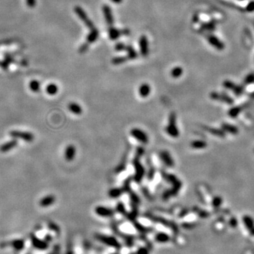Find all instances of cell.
Segmentation results:
<instances>
[{
    "mask_svg": "<svg viewBox=\"0 0 254 254\" xmlns=\"http://www.w3.org/2000/svg\"><path fill=\"white\" fill-rule=\"evenodd\" d=\"M161 174L164 179H165L168 183L172 184V188L170 189L166 190L163 193V199L167 200L172 196H175L178 194L179 191H180L181 187H182V183L174 174H168V173L163 172V171L161 172Z\"/></svg>",
    "mask_w": 254,
    "mask_h": 254,
    "instance_id": "obj_1",
    "label": "cell"
},
{
    "mask_svg": "<svg viewBox=\"0 0 254 254\" xmlns=\"http://www.w3.org/2000/svg\"><path fill=\"white\" fill-rule=\"evenodd\" d=\"M140 157L135 155L133 160V165L134 167V175L133 176L134 181L137 183H140L143 179L145 174H146V170H145L144 166L140 163Z\"/></svg>",
    "mask_w": 254,
    "mask_h": 254,
    "instance_id": "obj_2",
    "label": "cell"
},
{
    "mask_svg": "<svg viewBox=\"0 0 254 254\" xmlns=\"http://www.w3.org/2000/svg\"><path fill=\"white\" fill-rule=\"evenodd\" d=\"M165 131L170 137L178 138L179 136V131L176 125V116L174 112L170 113Z\"/></svg>",
    "mask_w": 254,
    "mask_h": 254,
    "instance_id": "obj_3",
    "label": "cell"
},
{
    "mask_svg": "<svg viewBox=\"0 0 254 254\" xmlns=\"http://www.w3.org/2000/svg\"><path fill=\"white\" fill-rule=\"evenodd\" d=\"M95 238L97 239L98 241H100V242L103 243L104 244L107 245V246L114 247V248L117 249H119L121 247V245L119 243L118 241L117 240V239L113 237V236L97 234L95 235Z\"/></svg>",
    "mask_w": 254,
    "mask_h": 254,
    "instance_id": "obj_4",
    "label": "cell"
},
{
    "mask_svg": "<svg viewBox=\"0 0 254 254\" xmlns=\"http://www.w3.org/2000/svg\"><path fill=\"white\" fill-rule=\"evenodd\" d=\"M130 134L132 137H134L143 144H147L149 141V138L147 134L138 128H133L130 131Z\"/></svg>",
    "mask_w": 254,
    "mask_h": 254,
    "instance_id": "obj_5",
    "label": "cell"
},
{
    "mask_svg": "<svg viewBox=\"0 0 254 254\" xmlns=\"http://www.w3.org/2000/svg\"><path fill=\"white\" fill-rule=\"evenodd\" d=\"M74 12H75L76 15L78 16V18L85 23V25H86L90 30L95 28L93 21L90 20L88 18V16H87V15L86 14V13H85V11L81 7H80V6H76V7L74 8Z\"/></svg>",
    "mask_w": 254,
    "mask_h": 254,
    "instance_id": "obj_6",
    "label": "cell"
},
{
    "mask_svg": "<svg viewBox=\"0 0 254 254\" xmlns=\"http://www.w3.org/2000/svg\"><path fill=\"white\" fill-rule=\"evenodd\" d=\"M11 137L14 138H20L25 140V142L31 143L35 138V136L31 132H25L21 131H12L9 133Z\"/></svg>",
    "mask_w": 254,
    "mask_h": 254,
    "instance_id": "obj_7",
    "label": "cell"
},
{
    "mask_svg": "<svg viewBox=\"0 0 254 254\" xmlns=\"http://www.w3.org/2000/svg\"><path fill=\"white\" fill-rule=\"evenodd\" d=\"M95 212L98 216L102 217H110L114 216L115 211L105 206H99L95 208Z\"/></svg>",
    "mask_w": 254,
    "mask_h": 254,
    "instance_id": "obj_8",
    "label": "cell"
},
{
    "mask_svg": "<svg viewBox=\"0 0 254 254\" xmlns=\"http://www.w3.org/2000/svg\"><path fill=\"white\" fill-rule=\"evenodd\" d=\"M160 158L162 162L168 167H173L174 166V161L172 155L167 150H161L159 153Z\"/></svg>",
    "mask_w": 254,
    "mask_h": 254,
    "instance_id": "obj_9",
    "label": "cell"
},
{
    "mask_svg": "<svg viewBox=\"0 0 254 254\" xmlns=\"http://www.w3.org/2000/svg\"><path fill=\"white\" fill-rule=\"evenodd\" d=\"M130 149H131V146H128V148L126 150L122 158H121L120 163L118 165V166L115 169V172L116 174H120L122 172H124L126 170V167H127V160H128V156H129V153Z\"/></svg>",
    "mask_w": 254,
    "mask_h": 254,
    "instance_id": "obj_10",
    "label": "cell"
},
{
    "mask_svg": "<svg viewBox=\"0 0 254 254\" xmlns=\"http://www.w3.org/2000/svg\"><path fill=\"white\" fill-rule=\"evenodd\" d=\"M139 48L140 54L143 57H146L149 54L148 40L146 35H142L139 40Z\"/></svg>",
    "mask_w": 254,
    "mask_h": 254,
    "instance_id": "obj_11",
    "label": "cell"
},
{
    "mask_svg": "<svg viewBox=\"0 0 254 254\" xmlns=\"http://www.w3.org/2000/svg\"><path fill=\"white\" fill-rule=\"evenodd\" d=\"M210 97L215 100L222 101L229 104H233V102H234V100L232 99V97H230L229 95H226V94H224V93L219 94V93H215V92H213V93L210 94Z\"/></svg>",
    "mask_w": 254,
    "mask_h": 254,
    "instance_id": "obj_12",
    "label": "cell"
},
{
    "mask_svg": "<svg viewBox=\"0 0 254 254\" xmlns=\"http://www.w3.org/2000/svg\"><path fill=\"white\" fill-rule=\"evenodd\" d=\"M102 12H103V14L107 23L111 27L114 24V17H113L112 9H111V8L108 5L104 4L102 6Z\"/></svg>",
    "mask_w": 254,
    "mask_h": 254,
    "instance_id": "obj_13",
    "label": "cell"
},
{
    "mask_svg": "<svg viewBox=\"0 0 254 254\" xmlns=\"http://www.w3.org/2000/svg\"><path fill=\"white\" fill-rule=\"evenodd\" d=\"M31 239L32 244H33V246L35 247V249H39V250H45V249H48V243L40 239H38L36 236L31 235Z\"/></svg>",
    "mask_w": 254,
    "mask_h": 254,
    "instance_id": "obj_14",
    "label": "cell"
},
{
    "mask_svg": "<svg viewBox=\"0 0 254 254\" xmlns=\"http://www.w3.org/2000/svg\"><path fill=\"white\" fill-rule=\"evenodd\" d=\"M76 154V147L74 146V145L70 144L69 146H67V148L65 149L64 152V157L65 160L68 162H71L74 160V158H75Z\"/></svg>",
    "mask_w": 254,
    "mask_h": 254,
    "instance_id": "obj_15",
    "label": "cell"
},
{
    "mask_svg": "<svg viewBox=\"0 0 254 254\" xmlns=\"http://www.w3.org/2000/svg\"><path fill=\"white\" fill-rule=\"evenodd\" d=\"M223 85L226 88L232 90L236 95H241L243 92L242 87L239 86V85H236L234 84V83L229 81H225L223 83Z\"/></svg>",
    "mask_w": 254,
    "mask_h": 254,
    "instance_id": "obj_16",
    "label": "cell"
},
{
    "mask_svg": "<svg viewBox=\"0 0 254 254\" xmlns=\"http://www.w3.org/2000/svg\"><path fill=\"white\" fill-rule=\"evenodd\" d=\"M18 145V141L16 140V138H14L13 140H11L5 143L3 145L0 146V151L2 153H6L12 149H14Z\"/></svg>",
    "mask_w": 254,
    "mask_h": 254,
    "instance_id": "obj_17",
    "label": "cell"
},
{
    "mask_svg": "<svg viewBox=\"0 0 254 254\" xmlns=\"http://www.w3.org/2000/svg\"><path fill=\"white\" fill-rule=\"evenodd\" d=\"M55 196L53 195H48L45 196L40 200V205L41 207H43V208H45V207H49L52 205L54 204L55 202Z\"/></svg>",
    "mask_w": 254,
    "mask_h": 254,
    "instance_id": "obj_18",
    "label": "cell"
},
{
    "mask_svg": "<svg viewBox=\"0 0 254 254\" xmlns=\"http://www.w3.org/2000/svg\"><path fill=\"white\" fill-rule=\"evenodd\" d=\"M151 91L150 86L148 84H143L140 85L138 89V93L143 98H146L150 95Z\"/></svg>",
    "mask_w": 254,
    "mask_h": 254,
    "instance_id": "obj_19",
    "label": "cell"
},
{
    "mask_svg": "<svg viewBox=\"0 0 254 254\" xmlns=\"http://www.w3.org/2000/svg\"><path fill=\"white\" fill-rule=\"evenodd\" d=\"M222 129L225 132H227V133L234 134V135L239 133V129L237 127L234 125L229 124L228 123H223L222 124Z\"/></svg>",
    "mask_w": 254,
    "mask_h": 254,
    "instance_id": "obj_20",
    "label": "cell"
},
{
    "mask_svg": "<svg viewBox=\"0 0 254 254\" xmlns=\"http://www.w3.org/2000/svg\"><path fill=\"white\" fill-rule=\"evenodd\" d=\"M98 37H99V31L97 28H93L91 30V32L87 36V42L88 43H93L97 40Z\"/></svg>",
    "mask_w": 254,
    "mask_h": 254,
    "instance_id": "obj_21",
    "label": "cell"
},
{
    "mask_svg": "<svg viewBox=\"0 0 254 254\" xmlns=\"http://www.w3.org/2000/svg\"><path fill=\"white\" fill-rule=\"evenodd\" d=\"M124 193V191L122 187H115L112 188V189H111L110 191H109L108 195L111 198H117L120 197Z\"/></svg>",
    "mask_w": 254,
    "mask_h": 254,
    "instance_id": "obj_22",
    "label": "cell"
},
{
    "mask_svg": "<svg viewBox=\"0 0 254 254\" xmlns=\"http://www.w3.org/2000/svg\"><path fill=\"white\" fill-rule=\"evenodd\" d=\"M203 128L206 131H207L208 132H210V133L211 134H213V135L218 136V137H220V138H224L225 136V132L224 131L223 129H215V128L208 127H203Z\"/></svg>",
    "mask_w": 254,
    "mask_h": 254,
    "instance_id": "obj_23",
    "label": "cell"
},
{
    "mask_svg": "<svg viewBox=\"0 0 254 254\" xmlns=\"http://www.w3.org/2000/svg\"><path fill=\"white\" fill-rule=\"evenodd\" d=\"M69 110L70 112H71L73 114L76 115H80L82 114L83 110L81 106L76 102H71L69 104Z\"/></svg>",
    "mask_w": 254,
    "mask_h": 254,
    "instance_id": "obj_24",
    "label": "cell"
},
{
    "mask_svg": "<svg viewBox=\"0 0 254 254\" xmlns=\"http://www.w3.org/2000/svg\"><path fill=\"white\" fill-rule=\"evenodd\" d=\"M148 170L147 172V179L149 181H151L154 179L155 175V168L153 166L152 162L150 160V159L148 160Z\"/></svg>",
    "mask_w": 254,
    "mask_h": 254,
    "instance_id": "obj_25",
    "label": "cell"
},
{
    "mask_svg": "<svg viewBox=\"0 0 254 254\" xmlns=\"http://www.w3.org/2000/svg\"><path fill=\"white\" fill-rule=\"evenodd\" d=\"M208 144L205 140H195L191 143V147L193 149H197V150H200V149L206 148Z\"/></svg>",
    "mask_w": 254,
    "mask_h": 254,
    "instance_id": "obj_26",
    "label": "cell"
},
{
    "mask_svg": "<svg viewBox=\"0 0 254 254\" xmlns=\"http://www.w3.org/2000/svg\"><path fill=\"white\" fill-rule=\"evenodd\" d=\"M129 196V199H130V203H134L136 204L139 206L140 203V198L139 196L138 195L136 192H134L133 190H131L127 193Z\"/></svg>",
    "mask_w": 254,
    "mask_h": 254,
    "instance_id": "obj_27",
    "label": "cell"
},
{
    "mask_svg": "<svg viewBox=\"0 0 254 254\" xmlns=\"http://www.w3.org/2000/svg\"><path fill=\"white\" fill-rule=\"evenodd\" d=\"M109 37L112 40H115L120 37L121 35V32L119 30L115 28L114 27L111 26L109 28Z\"/></svg>",
    "mask_w": 254,
    "mask_h": 254,
    "instance_id": "obj_28",
    "label": "cell"
},
{
    "mask_svg": "<svg viewBox=\"0 0 254 254\" xmlns=\"http://www.w3.org/2000/svg\"><path fill=\"white\" fill-rule=\"evenodd\" d=\"M11 245H12V247L15 249V250L21 251L24 248L25 242H24V240L18 239H15L14 241H12V242H11Z\"/></svg>",
    "mask_w": 254,
    "mask_h": 254,
    "instance_id": "obj_29",
    "label": "cell"
},
{
    "mask_svg": "<svg viewBox=\"0 0 254 254\" xmlns=\"http://www.w3.org/2000/svg\"><path fill=\"white\" fill-rule=\"evenodd\" d=\"M243 221H244L246 227L249 231L251 232V230L254 229V220L252 217L249 216V215H245L243 217Z\"/></svg>",
    "mask_w": 254,
    "mask_h": 254,
    "instance_id": "obj_30",
    "label": "cell"
},
{
    "mask_svg": "<svg viewBox=\"0 0 254 254\" xmlns=\"http://www.w3.org/2000/svg\"><path fill=\"white\" fill-rule=\"evenodd\" d=\"M14 61V57L10 56V55H7L3 61L2 62H0V66L4 70H6L8 69V66L10 65L11 63H13Z\"/></svg>",
    "mask_w": 254,
    "mask_h": 254,
    "instance_id": "obj_31",
    "label": "cell"
},
{
    "mask_svg": "<svg viewBox=\"0 0 254 254\" xmlns=\"http://www.w3.org/2000/svg\"><path fill=\"white\" fill-rule=\"evenodd\" d=\"M155 240L159 243L168 242L170 239V236H168L167 234L163 233V232H160V233H157L156 235H155Z\"/></svg>",
    "mask_w": 254,
    "mask_h": 254,
    "instance_id": "obj_32",
    "label": "cell"
},
{
    "mask_svg": "<svg viewBox=\"0 0 254 254\" xmlns=\"http://www.w3.org/2000/svg\"><path fill=\"white\" fill-rule=\"evenodd\" d=\"M132 181H134L133 176H129L127 177V179H124L122 185V189L124 191V193H128V192L132 189L131 187V183Z\"/></svg>",
    "mask_w": 254,
    "mask_h": 254,
    "instance_id": "obj_33",
    "label": "cell"
},
{
    "mask_svg": "<svg viewBox=\"0 0 254 254\" xmlns=\"http://www.w3.org/2000/svg\"><path fill=\"white\" fill-rule=\"evenodd\" d=\"M126 51L127 52V57L129 59H135L138 57V54L134 50V48L131 45H127Z\"/></svg>",
    "mask_w": 254,
    "mask_h": 254,
    "instance_id": "obj_34",
    "label": "cell"
},
{
    "mask_svg": "<svg viewBox=\"0 0 254 254\" xmlns=\"http://www.w3.org/2000/svg\"><path fill=\"white\" fill-rule=\"evenodd\" d=\"M46 92L50 95H56L58 93V86L54 84H49L46 87Z\"/></svg>",
    "mask_w": 254,
    "mask_h": 254,
    "instance_id": "obj_35",
    "label": "cell"
},
{
    "mask_svg": "<svg viewBox=\"0 0 254 254\" xmlns=\"http://www.w3.org/2000/svg\"><path fill=\"white\" fill-rule=\"evenodd\" d=\"M241 111H242V108L240 107H232L228 112V114L230 117L232 118H236V117L239 116V114H240Z\"/></svg>",
    "mask_w": 254,
    "mask_h": 254,
    "instance_id": "obj_36",
    "label": "cell"
},
{
    "mask_svg": "<svg viewBox=\"0 0 254 254\" xmlns=\"http://www.w3.org/2000/svg\"><path fill=\"white\" fill-rule=\"evenodd\" d=\"M116 210L119 213H120V214H121L125 217L127 216V215L128 214L127 211V210H126L124 204L122 202L117 203V206H116Z\"/></svg>",
    "mask_w": 254,
    "mask_h": 254,
    "instance_id": "obj_37",
    "label": "cell"
},
{
    "mask_svg": "<svg viewBox=\"0 0 254 254\" xmlns=\"http://www.w3.org/2000/svg\"><path fill=\"white\" fill-rule=\"evenodd\" d=\"M29 86L30 89L33 92H34V93H38L40 90V84L38 81H32L30 83Z\"/></svg>",
    "mask_w": 254,
    "mask_h": 254,
    "instance_id": "obj_38",
    "label": "cell"
},
{
    "mask_svg": "<svg viewBox=\"0 0 254 254\" xmlns=\"http://www.w3.org/2000/svg\"><path fill=\"white\" fill-rule=\"evenodd\" d=\"M182 74H183V69L179 67L174 68V69L172 70V71H171V75H172L173 78H175L180 77V76L182 75Z\"/></svg>",
    "mask_w": 254,
    "mask_h": 254,
    "instance_id": "obj_39",
    "label": "cell"
},
{
    "mask_svg": "<svg viewBox=\"0 0 254 254\" xmlns=\"http://www.w3.org/2000/svg\"><path fill=\"white\" fill-rule=\"evenodd\" d=\"M128 59L127 57H117L112 60V63L114 65H120L125 63Z\"/></svg>",
    "mask_w": 254,
    "mask_h": 254,
    "instance_id": "obj_40",
    "label": "cell"
},
{
    "mask_svg": "<svg viewBox=\"0 0 254 254\" xmlns=\"http://www.w3.org/2000/svg\"><path fill=\"white\" fill-rule=\"evenodd\" d=\"M140 190H141L143 195L145 196V198L150 200H153L152 195H151L150 191H149V189L146 186H142L141 188H140Z\"/></svg>",
    "mask_w": 254,
    "mask_h": 254,
    "instance_id": "obj_41",
    "label": "cell"
},
{
    "mask_svg": "<svg viewBox=\"0 0 254 254\" xmlns=\"http://www.w3.org/2000/svg\"><path fill=\"white\" fill-rule=\"evenodd\" d=\"M209 40H210V43L212 44V45H214V46H216L218 48H223V44H222L221 42H219V40H217L216 38H214V37H213V38H210Z\"/></svg>",
    "mask_w": 254,
    "mask_h": 254,
    "instance_id": "obj_42",
    "label": "cell"
},
{
    "mask_svg": "<svg viewBox=\"0 0 254 254\" xmlns=\"http://www.w3.org/2000/svg\"><path fill=\"white\" fill-rule=\"evenodd\" d=\"M222 202H223V199H222L221 197H218V196H217V197H215L213 198V201H212V203H213V206L214 207H219L220 205L222 204Z\"/></svg>",
    "mask_w": 254,
    "mask_h": 254,
    "instance_id": "obj_43",
    "label": "cell"
},
{
    "mask_svg": "<svg viewBox=\"0 0 254 254\" xmlns=\"http://www.w3.org/2000/svg\"><path fill=\"white\" fill-rule=\"evenodd\" d=\"M127 49V45H124L122 42H119V43L116 44L115 45V50L118 52H121V51H124Z\"/></svg>",
    "mask_w": 254,
    "mask_h": 254,
    "instance_id": "obj_44",
    "label": "cell"
},
{
    "mask_svg": "<svg viewBox=\"0 0 254 254\" xmlns=\"http://www.w3.org/2000/svg\"><path fill=\"white\" fill-rule=\"evenodd\" d=\"M88 44L87 43H84L82 44V45H81V47L78 49V52L80 53V54H84L85 52H86L87 50H88Z\"/></svg>",
    "mask_w": 254,
    "mask_h": 254,
    "instance_id": "obj_45",
    "label": "cell"
},
{
    "mask_svg": "<svg viewBox=\"0 0 254 254\" xmlns=\"http://www.w3.org/2000/svg\"><path fill=\"white\" fill-rule=\"evenodd\" d=\"M145 154V149L142 146H138L137 148H136V155H138V156H139L141 157L143 155Z\"/></svg>",
    "mask_w": 254,
    "mask_h": 254,
    "instance_id": "obj_46",
    "label": "cell"
},
{
    "mask_svg": "<svg viewBox=\"0 0 254 254\" xmlns=\"http://www.w3.org/2000/svg\"><path fill=\"white\" fill-rule=\"evenodd\" d=\"M253 82H254V74H249L246 77V78H245V84H250Z\"/></svg>",
    "mask_w": 254,
    "mask_h": 254,
    "instance_id": "obj_47",
    "label": "cell"
},
{
    "mask_svg": "<svg viewBox=\"0 0 254 254\" xmlns=\"http://www.w3.org/2000/svg\"><path fill=\"white\" fill-rule=\"evenodd\" d=\"M26 3L28 7L33 8L36 4V0H26Z\"/></svg>",
    "mask_w": 254,
    "mask_h": 254,
    "instance_id": "obj_48",
    "label": "cell"
},
{
    "mask_svg": "<svg viewBox=\"0 0 254 254\" xmlns=\"http://www.w3.org/2000/svg\"><path fill=\"white\" fill-rule=\"evenodd\" d=\"M136 254H148V251L147 249L142 247V248H140L138 249Z\"/></svg>",
    "mask_w": 254,
    "mask_h": 254,
    "instance_id": "obj_49",
    "label": "cell"
},
{
    "mask_svg": "<svg viewBox=\"0 0 254 254\" xmlns=\"http://www.w3.org/2000/svg\"><path fill=\"white\" fill-rule=\"evenodd\" d=\"M49 227H50V229H54V231H59V228L57 227V225L52 223L49 224Z\"/></svg>",
    "mask_w": 254,
    "mask_h": 254,
    "instance_id": "obj_50",
    "label": "cell"
},
{
    "mask_svg": "<svg viewBox=\"0 0 254 254\" xmlns=\"http://www.w3.org/2000/svg\"><path fill=\"white\" fill-rule=\"evenodd\" d=\"M247 10L249 11V12H253L254 11V2H251L250 4L248 5V7H247Z\"/></svg>",
    "mask_w": 254,
    "mask_h": 254,
    "instance_id": "obj_51",
    "label": "cell"
},
{
    "mask_svg": "<svg viewBox=\"0 0 254 254\" xmlns=\"http://www.w3.org/2000/svg\"><path fill=\"white\" fill-rule=\"evenodd\" d=\"M121 35H129L130 33H131L129 30L127 28L122 30V31H121Z\"/></svg>",
    "mask_w": 254,
    "mask_h": 254,
    "instance_id": "obj_52",
    "label": "cell"
},
{
    "mask_svg": "<svg viewBox=\"0 0 254 254\" xmlns=\"http://www.w3.org/2000/svg\"><path fill=\"white\" fill-rule=\"evenodd\" d=\"M230 224H231V225L232 227H236V225H237V222L235 219H231V221H230Z\"/></svg>",
    "mask_w": 254,
    "mask_h": 254,
    "instance_id": "obj_53",
    "label": "cell"
},
{
    "mask_svg": "<svg viewBox=\"0 0 254 254\" xmlns=\"http://www.w3.org/2000/svg\"><path fill=\"white\" fill-rule=\"evenodd\" d=\"M123 0H111V2H114L115 4H120Z\"/></svg>",
    "mask_w": 254,
    "mask_h": 254,
    "instance_id": "obj_54",
    "label": "cell"
},
{
    "mask_svg": "<svg viewBox=\"0 0 254 254\" xmlns=\"http://www.w3.org/2000/svg\"><path fill=\"white\" fill-rule=\"evenodd\" d=\"M250 232H251V234H252V235H254V229L251 230V231Z\"/></svg>",
    "mask_w": 254,
    "mask_h": 254,
    "instance_id": "obj_55",
    "label": "cell"
}]
</instances>
